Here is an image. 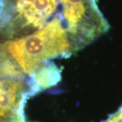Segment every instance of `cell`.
<instances>
[{
  "label": "cell",
  "mask_w": 122,
  "mask_h": 122,
  "mask_svg": "<svg viewBox=\"0 0 122 122\" xmlns=\"http://www.w3.org/2000/svg\"><path fill=\"white\" fill-rule=\"evenodd\" d=\"M62 71L54 63L50 62L36 72L30 77L33 95L56 86L62 79Z\"/></svg>",
  "instance_id": "cell-2"
},
{
  "label": "cell",
  "mask_w": 122,
  "mask_h": 122,
  "mask_svg": "<svg viewBox=\"0 0 122 122\" xmlns=\"http://www.w3.org/2000/svg\"><path fill=\"white\" fill-rule=\"evenodd\" d=\"M2 48L32 77L52 59L67 58L109 30L96 0H2Z\"/></svg>",
  "instance_id": "cell-1"
}]
</instances>
